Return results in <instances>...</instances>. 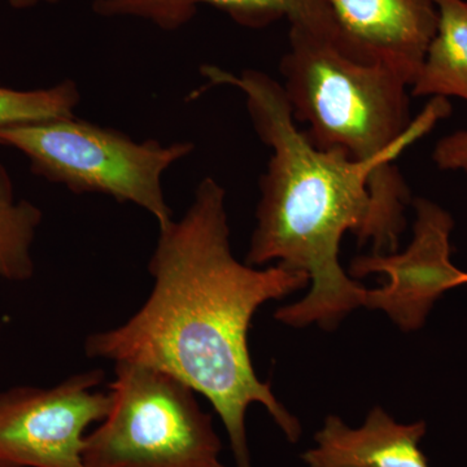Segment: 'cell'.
<instances>
[{
    "mask_svg": "<svg viewBox=\"0 0 467 467\" xmlns=\"http://www.w3.org/2000/svg\"><path fill=\"white\" fill-rule=\"evenodd\" d=\"M106 374H76L50 389L14 387L0 392V467H88V427L109 410Z\"/></svg>",
    "mask_w": 467,
    "mask_h": 467,
    "instance_id": "8992f818",
    "label": "cell"
},
{
    "mask_svg": "<svg viewBox=\"0 0 467 467\" xmlns=\"http://www.w3.org/2000/svg\"><path fill=\"white\" fill-rule=\"evenodd\" d=\"M8 5L15 9H29L39 5H57L63 0H7Z\"/></svg>",
    "mask_w": 467,
    "mask_h": 467,
    "instance_id": "9a60e30c",
    "label": "cell"
},
{
    "mask_svg": "<svg viewBox=\"0 0 467 467\" xmlns=\"http://www.w3.org/2000/svg\"><path fill=\"white\" fill-rule=\"evenodd\" d=\"M225 189L214 178L198 184L180 220L159 227L149 272L153 287L126 324L91 334L88 358L133 361L177 377L207 398L223 420L235 467L252 465L245 416L259 402L288 441L301 425L261 382L252 365L248 333L263 304L309 285L284 264L254 269L233 254Z\"/></svg>",
    "mask_w": 467,
    "mask_h": 467,
    "instance_id": "6da1fadb",
    "label": "cell"
},
{
    "mask_svg": "<svg viewBox=\"0 0 467 467\" xmlns=\"http://www.w3.org/2000/svg\"><path fill=\"white\" fill-rule=\"evenodd\" d=\"M426 423L396 422L382 408L371 409L364 425L352 429L337 416L326 418L316 447L301 456L309 467H430L420 442Z\"/></svg>",
    "mask_w": 467,
    "mask_h": 467,
    "instance_id": "30bf717a",
    "label": "cell"
},
{
    "mask_svg": "<svg viewBox=\"0 0 467 467\" xmlns=\"http://www.w3.org/2000/svg\"><path fill=\"white\" fill-rule=\"evenodd\" d=\"M337 47L362 63L395 70L411 86L438 26L432 0H326Z\"/></svg>",
    "mask_w": 467,
    "mask_h": 467,
    "instance_id": "ba28073f",
    "label": "cell"
},
{
    "mask_svg": "<svg viewBox=\"0 0 467 467\" xmlns=\"http://www.w3.org/2000/svg\"><path fill=\"white\" fill-rule=\"evenodd\" d=\"M0 146L23 153L33 173L48 182L131 202L155 217L159 227L173 220L162 175L195 150L192 142H138L75 116L0 128Z\"/></svg>",
    "mask_w": 467,
    "mask_h": 467,
    "instance_id": "277c9868",
    "label": "cell"
},
{
    "mask_svg": "<svg viewBox=\"0 0 467 467\" xmlns=\"http://www.w3.org/2000/svg\"><path fill=\"white\" fill-rule=\"evenodd\" d=\"M209 84L233 86L245 97L254 130L272 150L260 178L256 227L245 263L270 261L299 270L312 284L306 296L275 312L292 327L318 325L334 330L358 306L368 288L353 281L339 263L344 234L371 243L374 254L398 251L410 192L395 156L355 161L339 150H325L297 128L284 88L259 70L241 75L202 66Z\"/></svg>",
    "mask_w": 467,
    "mask_h": 467,
    "instance_id": "7a4b0ae2",
    "label": "cell"
},
{
    "mask_svg": "<svg viewBox=\"0 0 467 467\" xmlns=\"http://www.w3.org/2000/svg\"><path fill=\"white\" fill-rule=\"evenodd\" d=\"M202 5L225 12L236 24L250 29L287 20L291 29L337 42V23L326 0H95L92 11L107 18H140L165 32H174L189 24Z\"/></svg>",
    "mask_w": 467,
    "mask_h": 467,
    "instance_id": "9c48e42d",
    "label": "cell"
},
{
    "mask_svg": "<svg viewBox=\"0 0 467 467\" xmlns=\"http://www.w3.org/2000/svg\"><path fill=\"white\" fill-rule=\"evenodd\" d=\"M432 159L442 171H463L467 173V130L441 138L436 144Z\"/></svg>",
    "mask_w": 467,
    "mask_h": 467,
    "instance_id": "5bb4252c",
    "label": "cell"
},
{
    "mask_svg": "<svg viewBox=\"0 0 467 467\" xmlns=\"http://www.w3.org/2000/svg\"><path fill=\"white\" fill-rule=\"evenodd\" d=\"M279 67L292 116L306 124L310 142L355 161L399 158L451 113L448 100L436 97L411 122L404 77L355 60L333 39L306 30L290 29Z\"/></svg>",
    "mask_w": 467,
    "mask_h": 467,
    "instance_id": "3957f363",
    "label": "cell"
},
{
    "mask_svg": "<svg viewBox=\"0 0 467 467\" xmlns=\"http://www.w3.org/2000/svg\"><path fill=\"white\" fill-rule=\"evenodd\" d=\"M438 26L411 84L414 97L467 101V0H432Z\"/></svg>",
    "mask_w": 467,
    "mask_h": 467,
    "instance_id": "8fae6325",
    "label": "cell"
},
{
    "mask_svg": "<svg viewBox=\"0 0 467 467\" xmlns=\"http://www.w3.org/2000/svg\"><path fill=\"white\" fill-rule=\"evenodd\" d=\"M109 413L85 439L88 467H227L195 391L150 365L115 362Z\"/></svg>",
    "mask_w": 467,
    "mask_h": 467,
    "instance_id": "5b68a950",
    "label": "cell"
},
{
    "mask_svg": "<svg viewBox=\"0 0 467 467\" xmlns=\"http://www.w3.org/2000/svg\"><path fill=\"white\" fill-rule=\"evenodd\" d=\"M81 92L72 79L38 90L0 85V128L75 116Z\"/></svg>",
    "mask_w": 467,
    "mask_h": 467,
    "instance_id": "4fadbf2b",
    "label": "cell"
},
{
    "mask_svg": "<svg viewBox=\"0 0 467 467\" xmlns=\"http://www.w3.org/2000/svg\"><path fill=\"white\" fill-rule=\"evenodd\" d=\"M413 239L404 252L356 257L349 275H386L389 282L367 291L365 306L382 310L405 333L425 324L435 301L445 292L467 285V273L451 261L453 218L427 199L414 201Z\"/></svg>",
    "mask_w": 467,
    "mask_h": 467,
    "instance_id": "52a82bcc",
    "label": "cell"
},
{
    "mask_svg": "<svg viewBox=\"0 0 467 467\" xmlns=\"http://www.w3.org/2000/svg\"><path fill=\"white\" fill-rule=\"evenodd\" d=\"M42 220L41 209L17 199L11 174L0 161V278L11 282L32 278L33 244Z\"/></svg>",
    "mask_w": 467,
    "mask_h": 467,
    "instance_id": "7c38bea8",
    "label": "cell"
}]
</instances>
